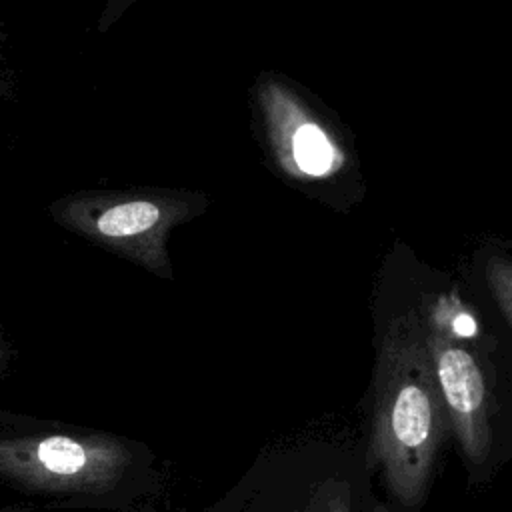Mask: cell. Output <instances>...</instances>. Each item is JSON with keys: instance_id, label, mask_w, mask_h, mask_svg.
I'll use <instances>...</instances> for the list:
<instances>
[{"instance_id": "8992f818", "label": "cell", "mask_w": 512, "mask_h": 512, "mask_svg": "<svg viewBox=\"0 0 512 512\" xmlns=\"http://www.w3.org/2000/svg\"><path fill=\"white\" fill-rule=\"evenodd\" d=\"M270 512H386L378 500L366 492L356 494L346 480H322L308 488L304 496H258ZM258 512L264 508L254 500Z\"/></svg>"}, {"instance_id": "ba28073f", "label": "cell", "mask_w": 512, "mask_h": 512, "mask_svg": "<svg viewBox=\"0 0 512 512\" xmlns=\"http://www.w3.org/2000/svg\"><path fill=\"white\" fill-rule=\"evenodd\" d=\"M488 278H490V286L494 290L496 300L500 302V308L506 316V320H510V266L506 260H492L490 268H488Z\"/></svg>"}, {"instance_id": "30bf717a", "label": "cell", "mask_w": 512, "mask_h": 512, "mask_svg": "<svg viewBox=\"0 0 512 512\" xmlns=\"http://www.w3.org/2000/svg\"><path fill=\"white\" fill-rule=\"evenodd\" d=\"M0 512H32V506L26 502H12V504H0Z\"/></svg>"}, {"instance_id": "52a82bcc", "label": "cell", "mask_w": 512, "mask_h": 512, "mask_svg": "<svg viewBox=\"0 0 512 512\" xmlns=\"http://www.w3.org/2000/svg\"><path fill=\"white\" fill-rule=\"evenodd\" d=\"M430 324H434L436 328H440L444 334H448L454 340L456 338H472L478 332L474 318L460 306V302L446 298V296H442L438 300L434 322L430 320Z\"/></svg>"}, {"instance_id": "9c48e42d", "label": "cell", "mask_w": 512, "mask_h": 512, "mask_svg": "<svg viewBox=\"0 0 512 512\" xmlns=\"http://www.w3.org/2000/svg\"><path fill=\"white\" fill-rule=\"evenodd\" d=\"M10 356H12L10 344H8V340L4 338V334L0 332V374L6 372V368H8V364H10Z\"/></svg>"}, {"instance_id": "3957f363", "label": "cell", "mask_w": 512, "mask_h": 512, "mask_svg": "<svg viewBox=\"0 0 512 512\" xmlns=\"http://www.w3.org/2000/svg\"><path fill=\"white\" fill-rule=\"evenodd\" d=\"M186 212L188 204L172 196L126 192H80L50 206L60 226L138 260L158 274L166 270V232Z\"/></svg>"}, {"instance_id": "7a4b0ae2", "label": "cell", "mask_w": 512, "mask_h": 512, "mask_svg": "<svg viewBox=\"0 0 512 512\" xmlns=\"http://www.w3.org/2000/svg\"><path fill=\"white\" fill-rule=\"evenodd\" d=\"M134 452L100 432L44 426L0 412V484L52 506H114Z\"/></svg>"}, {"instance_id": "277c9868", "label": "cell", "mask_w": 512, "mask_h": 512, "mask_svg": "<svg viewBox=\"0 0 512 512\" xmlns=\"http://www.w3.org/2000/svg\"><path fill=\"white\" fill-rule=\"evenodd\" d=\"M424 336L448 430L454 432L468 464L482 468L494 442L482 368L466 348L434 324L424 322Z\"/></svg>"}, {"instance_id": "5b68a950", "label": "cell", "mask_w": 512, "mask_h": 512, "mask_svg": "<svg viewBox=\"0 0 512 512\" xmlns=\"http://www.w3.org/2000/svg\"><path fill=\"white\" fill-rule=\"evenodd\" d=\"M272 148L294 176H328L342 164V154L328 132L276 82L260 88Z\"/></svg>"}, {"instance_id": "6da1fadb", "label": "cell", "mask_w": 512, "mask_h": 512, "mask_svg": "<svg viewBox=\"0 0 512 512\" xmlns=\"http://www.w3.org/2000/svg\"><path fill=\"white\" fill-rule=\"evenodd\" d=\"M446 432L424 320L406 310L388 324L380 344L370 438V456L398 510L422 506Z\"/></svg>"}]
</instances>
